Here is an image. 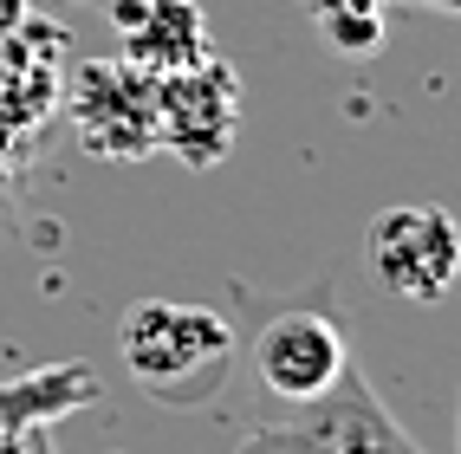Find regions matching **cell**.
I'll return each mask as SVG.
<instances>
[{"label": "cell", "instance_id": "1", "mask_svg": "<svg viewBox=\"0 0 461 454\" xmlns=\"http://www.w3.org/2000/svg\"><path fill=\"white\" fill-rule=\"evenodd\" d=\"M117 357H124L131 383L143 396H157L169 409L208 403L214 389L234 377L240 338L221 312L182 306V298H143L117 325Z\"/></svg>", "mask_w": 461, "mask_h": 454}, {"label": "cell", "instance_id": "2", "mask_svg": "<svg viewBox=\"0 0 461 454\" xmlns=\"http://www.w3.org/2000/svg\"><path fill=\"white\" fill-rule=\"evenodd\" d=\"M371 272L410 306H442L461 280V221L436 201H403L371 221Z\"/></svg>", "mask_w": 461, "mask_h": 454}, {"label": "cell", "instance_id": "3", "mask_svg": "<svg viewBox=\"0 0 461 454\" xmlns=\"http://www.w3.org/2000/svg\"><path fill=\"white\" fill-rule=\"evenodd\" d=\"M248 448L254 454H416V441L384 415V403L371 396V383L357 377V363L325 389L319 403H299L293 422L260 429Z\"/></svg>", "mask_w": 461, "mask_h": 454}, {"label": "cell", "instance_id": "4", "mask_svg": "<svg viewBox=\"0 0 461 454\" xmlns=\"http://www.w3.org/2000/svg\"><path fill=\"white\" fill-rule=\"evenodd\" d=\"M240 124V78L228 72V58L202 52L195 66L157 78V149H176L182 163H221Z\"/></svg>", "mask_w": 461, "mask_h": 454}, {"label": "cell", "instance_id": "5", "mask_svg": "<svg viewBox=\"0 0 461 454\" xmlns=\"http://www.w3.org/2000/svg\"><path fill=\"white\" fill-rule=\"evenodd\" d=\"M351 370V344H345V325L319 306H293V312H273L254 331V377L273 389L280 403H319L325 389Z\"/></svg>", "mask_w": 461, "mask_h": 454}, {"label": "cell", "instance_id": "6", "mask_svg": "<svg viewBox=\"0 0 461 454\" xmlns=\"http://www.w3.org/2000/svg\"><path fill=\"white\" fill-rule=\"evenodd\" d=\"M72 117H78L85 149L131 163L143 149H157V78L124 66V58L85 66L78 91H72Z\"/></svg>", "mask_w": 461, "mask_h": 454}, {"label": "cell", "instance_id": "7", "mask_svg": "<svg viewBox=\"0 0 461 454\" xmlns=\"http://www.w3.org/2000/svg\"><path fill=\"white\" fill-rule=\"evenodd\" d=\"M111 26L124 40V66H137L149 78L182 72L202 52H214L195 0H111Z\"/></svg>", "mask_w": 461, "mask_h": 454}, {"label": "cell", "instance_id": "8", "mask_svg": "<svg viewBox=\"0 0 461 454\" xmlns=\"http://www.w3.org/2000/svg\"><path fill=\"white\" fill-rule=\"evenodd\" d=\"M98 396H104V383H98L91 363H46L33 377L0 383V429L20 441L26 429H52L59 415H72V409L98 403Z\"/></svg>", "mask_w": 461, "mask_h": 454}, {"label": "cell", "instance_id": "9", "mask_svg": "<svg viewBox=\"0 0 461 454\" xmlns=\"http://www.w3.org/2000/svg\"><path fill=\"white\" fill-rule=\"evenodd\" d=\"M384 7L390 0H312V20L338 52H377L384 46Z\"/></svg>", "mask_w": 461, "mask_h": 454}, {"label": "cell", "instance_id": "10", "mask_svg": "<svg viewBox=\"0 0 461 454\" xmlns=\"http://www.w3.org/2000/svg\"><path fill=\"white\" fill-rule=\"evenodd\" d=\"M14 454H52V441H46V429H26V435L14 441Z\"/></svg>", "mask_w": 461, "mask_h": 454}, {"label": "cell", "instance_id": "11", "mask_svg": "<svg viewBox=\"0 0 461 454\" xmlns=\"http://www.w3.org/2000/svg\"><path fill=\"white\" fill-rule=\"evenodd\" d=\"M410 7H442V13H461V0H410Z\"/></svg>", "mask_w": 461, "mask_h": 454}, {"label": "cell", "instance_id": "12", "mask_svg": "<svg viewBox=\"0 0 461 454\" xmlns=\"http://www.w3.org/2000/svg\"><path fill=\"white\" fill-rule=\"evenodd\" d=\"M0 454H14V435H7V429H0Z\"/></svg>", "mask_w": 461, "mask_h": 454}, {"label": "cell", "instance_id": "13", "mask_svg": "<svg viewBox=\"0 0 461 454\" xmlns=\"http://www.w3.org/2000/svg\"><path fill=\"white\" fill-rule=\"evenodd\" d=\"M305 7H312V0H305Z\"/></svg>", "mask_w": 461, "mask_h": 454}]
</instances>
